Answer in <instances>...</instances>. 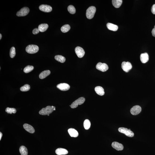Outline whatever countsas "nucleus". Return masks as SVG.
I'll use <instances>...</instances> for the list:
<instances>
[{"instance_id": "1", "label": "nucleus", "mask_w": 155, "mask_h": 155, "mask_svg": "<svg viewBox=\"0 0 155 155\" xmlns=\"http://www.w3.org/2000/svg\"><path fill=\"white\" fill-rule=\"evenodd\" d=\"M96 12V8L94 6H90L86 11V16L88 19H90L94 17Z\"/></svg>"}, {"instance_id": "31", "label": "nucleus", "mask_w": 155, "mask_h": 155, "mask_svg": "<svg viewBox=\"0 0 155 155\" xmlns=\"http://www.w3.org/2000/svg\"><path fill=\"white\" fill-rule=\"evenodd\" d=\"M16 55L15 49L14 47H12L10 50V57L13 58Z\"/></svg>"}, {"instance_id": "10", "label": "nucleus", "mask_w": 155, "mask_h": 155, "mask_svg": "<svg viewBox=\"0 0 155 155\" xmlns=\"http://www.w3.org/2000/svg\"><path fill=\"white\" fill-rule=\"evenodd\" d=\"M142 108L139 105L134 106L130 109V112L132 114L134 115L139 114L141 112Z\"/></svg>"}, {"instance_id": "3", "label": "nucleus", "mask_w": 155, "mask_h": 155, "mask_svg": "<svg viewBox=\"0 0 155 155\" xmlns=\"http://www.w3.org/2000/svg\"><path fill=\"white\" fill-rule=\"evenodd\" d=\"M54 111V108H53L51 106H48L46 107V108H42L40 111L39 113L40 115H50Z\"/></svg>"}, {"instance_id": "18", "label": "nucleus", "mask_w": 155, "mask_h": 155, "mask_svg": "<svg viewBox=\"0 0 155 155\" xmlns=\"http://www.w3.org/2000/svg\"><path fill=\"white\" fill-rule=\"evenodd\" d=\"M95 92L98 95L103 96L104 95L105 92L104 89L101 86H96L95 87Z\"/></svg>"}, {"instance_id": "21", "label": "nucleus", "mask_w": 155, "mask_h": 155, "mask_svg": "<svg viewBox=\"0 0 155 155\" xmlns=\"http://www.w3.org/2000/svg\"><path fill=\"white\" fill-rule=\"evenodd\" d=\"M122 0H112V4L115 8H118L122 4Z\"/></svg>"}, {"instance_id": "33", "label": "nucleus", "mask_w": 155, "mask_h": 155, "mask_svg": "<svg viewBox=\"0 0 155 155\" xmlns=\"http://www.w3.org/2000/svg\"><path fill=\"white\" fill-rule=\"evenodd\" d=\"M151 11L152 14L155 15V4L152 5L151 8Z\"/></svg>"}, {"instance_id": "4", "label": "nucleus", "mask_w": 155, "mask_h": 155, "mask_svg": "<svg viewBox=\"0 0 155 155\" xmlns=\"http://www.w3.org/2000/svg\"><path fill=\"white\" fill-rule=\"evenodd\" d=\"M118 130L120 132L125 134L128 136L132 137L134 136V133L130 129H128L126 128L121 127L119 128Z\"/></svg>"}, {"instance_id": "2", "label": "nucleus", "mask_w": 155, "mask_h": 155, "mask_svg": "<svg viewBox=\"0 0 155 155\" xmlns=\"http://www.w3.org/2000/svg\"><path fill=\"white\" fill-rule=\"evenodd\" d=\"M39 47L37 45H28L26 49L27 53L30 54H34L38 52Z\"/></svg>"}, {"instance_id": "28", "label": "nucleus", "mask_w": 155, "mask_h": 155, "mask_svg": "<svg viewBox=\"0 0 155 155\" xmlns=\"http://www.w3.org/2000/svg\"><path fill=\"white\" fill-rule=\"evenodd\" d=\"M30 89V86L28 84H26L20 88V90L23 92L28 91Z\"/></svg>"}, {"instance_id": "35", "label": "nucleus", "mask_w": 155, "mask_h": 155, "mask_svg": "<svg viewBox=\"0 0 155 155\" xmlns=\"http://www.w3.org/2000/svg\"><path fill=\"white\" fill-rule=\"evenodd\" d=\"M2 136V132H0V140H1Z\"/></svg>"}, {"instance_id": "38", "label": "nucleus", "mask_w": 155, "mask_h": 155, "mask_svg": "<svg viewBox=\"0 0 155 155\" xmlns=\"http://www.w3.org/2000/svg\"><path fill=\"white\" fill-rule=\"evenodd\" d=\"M49 115H47V116H49Z\"/></svg>"}, {"instance_id": "6", "label": "nucleus", "mask_w": 155, "mask_h": 155, "mask_svg": "<svg viewBox=\"0 0 155 155\" xmlns=\"http://www.w3.org/2000/svg\"><path fill=\"white\" fill-rule=\"evenodd\" d=\"M30 10L28 8L24 7L21 8L17 12L16 14L17 16H24L27 15L29 13Z\"/></svg>"}, {"instance_id": "13", "label": "nucleus", "mask_w": 155, "mask_h": 155, "mask_svg": "<svg viewBox=\"0 0 155 155\" xmlns=\"http://www.w3.org/2000/svg\"><path fill=\"white\" fill-rule=\"evenodd\" d=\"M112 146L117 151H121L123 149L124 147L122 144L118 142H114L112 143Z\"/></svg>"}, {"instance_id": "11", "label": "nucleus", "mask_w": 155, "mask_h": 155, "mask_svg": "<svg viewBox=\"0 0 155 155\" xmlns=\"http://www.w3.org/2000/svg\"><path fill=\"white\" fill-rule=\"evenodd\" d=\"M39 9L41 11L45 12H51L52 9L51 6L46 5H41L39 6Z\"/></svg>"}, {"instance_id": "24", "label": "nucleus", "mask_w": 155, "mask_h": 155, "mask_svg": "<svg viewBox=\"0 0 155 155\" xmlns=\"http://www.w3.org/2000/svg\"><path fill=\"white\" fill-rule=\"evenodd\" d=\"M55 60L61 63H63L65 62L66 60V58L64 57L61 55H56L55 57Z\"/></svg>"}, {"instance_id": "7", "label": "nucleus", "mask_w": 155, "mask_h": 155, "mask_svg": "<svg viewBox=\"0 0 155 155\" xmlns=\"http://www.w3.org/2000/svg\"><path fill=\"white\" fill-rule=\"evenodd\" d=\"M121 68L124 71L128 72L131 69L132 66L130 62H124L121 64Z\"/></svg>"}, {"instance_id": "36", "label": "nucleus", "mask_w": 155, "mask_h": 155, "mask_svg": "<svg viewBox=\"0 0 155 155\" xmlns=\"http://www.w3.org/2000/svg\"><path fill=\"white\" fill-rule=\"evenodd\" d=\"M2 38V35L0 34V39H1Z\"/></svg>"}, {"instance_id": "14", "label": "nucleus", "mask_w": 155, "mask_h": 155, "mask_svg": "<svg viewBox=\"0 0 155 155\" xmlns=\"http://www.w3.org/2000/svg\"><path fill=\"white\" fill-rule=\"evenodd\" d=\"M149 56L148 54L147 53L142 54L140 55V59L142 62L143 63H145L149 60Z\"/></svg>"}, {"instance_id": "17", "label": "nucleus", "mask_w": 155, "mask_h": 155, "mask_svg": "<svg viewBox=\"0 0 155 155\" xmlns=\"http://www.w3.org/2000/svg\"><path fill=\"white\" fill-rule=\"evenodd\" d=\"M68 132L71 137H77L78 136V132H77V130H75L74 129L70 128L68 129Z\"/></svg>"}, {"instance_id": "5", "label": "nucleus", "mask_w": 155, "mask_h": 155, "mask_svg": "<svg viewBox=\"0 0 155 155\" xmlns=\"http://www.w3.org/2000/svg\"><path fill=\"white\" fill-rule=\"evenodd\" d=\"M85 100V98L83 97L79 98L78 99L74 102L71 105V108H77L78 105H81L83 104L84 103Z\"/></svg>"}, {"instance_id": "34", "label": "nucleus", "mask_w": 155, "mask_h": 155, "mask_svg": "<svg viewBox=\"0 0 155 155\" xmlns=\"http://www.w3.org/2000/svg\"><path fill=\"white\" fill-rule=\"evenodd\" d=\"M152 36L155 37V25L154 26V28L152 30Z\"/></svg>"}, {"instance_id": "32", "label": "nucleus", "mask_w": 155, "mask_h": 155, "mask_svg": "<svg viewBox=\"0 0 155 155\" xmlns=\"http://www.w3.org/2000/svg\"><path fill=\"white\" fill-rule=\"evenodd\" d=\"M39 31H40L38 28H35L33 30V34L36 35L39 33Z\"/></svg>"}, {"instance_id": "19", "label": "nucleus", "mask_w": 155, "mask_h": 155, "mask_svg": "<svg viewBox=\"0 0 155 155\" xmlns=\"http://www.w3.org/2000/svg\"><path fill=\"white\" fill-rule=\"evenodd\" d=\"M107 27L109 30L114 31H117L118 29V27L117 26L110 23H107Z\"/></svg>"}, {"instance_id": "23", "label": "nucleus", "mask_w": 155, "mask_h": 155, "mask_svg": "<svg viewBox=\"0 0 155 155\" xmlns=\"http://www.w3.org/2000/svg\"><path fill=\"white\" fill-rule=\"evenodd\" d=\"M19 151L21 155H27L28 151L27 148L24 146H22L19 148Z\"/></svg>"}, {"instance_id": "27", "label": "nucleus", "mask_w": 155, "mask_h": 155, "mask_svg": "<svg viewBox=\"0 0 155 155\" xmlns=\"http://www.w3.org/2000/svg\"><path fill=\"white\" fill-rule=\"evenodd\" d=\"M34 69V67L32 66L28 65L26 66L24 69V73H27L31 71Z\"/></svg>"}, {"instance_id": "30", "label": "nucleus", "mask_w": 155, "mask_h": 155, "mask_svg": "<svg viewBox=\"0 0 155 155\" xmlns=\"http://www.w3.org/2000/svg\"><path fill=\"white\" fill-rule=\"evenodd\" d=\"M6 112L8 113L12 114V113H16V111L15 108H6Z\"/></svg>"}, {"instance_id": "37", "label": "nucleus", "mask_w": 155, "mask_h": 155, "mask_svg": "<svg viewBox=\"0 0 155 155\" xmlns=\"http://www.w3.org/2000/svg\"><path fill=\"white\" fill-rule=\"evenodd\" d=\"M54 110L55 111V108H54Z\"/></svg>"}, {"instance_id": "20", "label": "nucleus", "mask_w": 155, "mask_h": 155, "mask_svg": "<svg viewBox=\"0 0 155 155\" xmlns=\"http://www.w3.org/2000/svg\"><path fill=\"white\" fill-rule=\"evenodd\" d=\"M51 73V72L49 70H46L41 72L39 75V78L41 79H43L46 78Z\"/></svg>"}, {"instance_id": "15", "label": "nucleus", "mask_w": 155, "mask_h": 155, "mask_svg": "<svg viewBox=\"0 0 155 155\" xmlns=\"http://www.w3.org/2000/svg\"><path fill=\"white\" fill-rule=\"evenodd\" d=\"M23 127L26 130L31 133H33L35 132V130L33 127L28 124H25L23 125Z\"/></svg>"}, {"instance_id": "9", "label": "nucleus", "mask_w": 155, "mask_h": 155, "mask_svg": "<svg viewBox=\"0 0 155 155\" xmlns=\"http://www.w3.org/2000/svg\"><path fill=\"white\" fill-rule=\"evenodd\" d=\"M75 52L78 58H82L84 55L85 51L80 46H77L75 49Z\"/></svg>"}, {"instance_id": "16", "label": "nucleus", "mask_w": 155, "mask_h": 155, "mask_svg": "<svg viewBox=\"0 0 155 155\" xmlns=\"http://www.w3.org/2000/svg\"><path fill=\"white\" fill-rule=\"evenodd\" d=\"M55 153L58 155H65L68 153V151L64 148H59L55 151Z\"/></svg>"}, {"instance_id": "22", "label": "nucleus", "mask_w": 155, "mask_h": 155, "mask_svg": "<svg viewBox=\"0 0 155 155\" xmlns=\"http://www.w3.org/2000/svg\"><path fill=\"white\" fill-rule=\"evenodd\" d=\"M48 25L46 24H42L39 26L38 29L41 32L45 31L48 28Z\"/></svg>"}, {"instance_id": "8", "label": "nucleus", "mask_w": 155, "mask_h": 155, "mask_svg": "<svg viewBox=\"0 0 155 155\" xmlns=\"http://www.w3.org/2000/svg\"><path fill=\"white\" fill-rule=\"evenodd\" d=\"M96 68L99 70L103 72L106 71L108 69V66L106 64L101 62L97 63L96 66Z\"/></svg>"}, {"instance_id": "25", "label": "nucleus", "mask_w": 155, "mask_h": 155, "mask_svg": "<svg viewBox=\"0 0 155 155\" xmlns=\"http://www.w3.org/2000/svg\"><path fill=\"white\" fill-rule=\"evenodd\" d=\"M70 29V27L69 25L66 24L62 27L61 30L63 33H65L68 32Z\"/></svg>"}, {"instance_id": "12", "label": "nucleus", "mask_w": 155, "mask_h": 155, "mask_svg": "<svg viewBox=\"0 0 155 155\" xmlns=\"http://www.w3.org/2000/svg\"><path fill=\"white\" fill-rule=\"evenodd\" d=\"M57 87L62 91H65L69 90L70 86L68 84L62 83L57 85Z\"/></svg>"}, {"instance_id": "26", "label": "nucleus", "mask_w": 155, "mask_h": 155, "mask_svg": "<svg viewBox=\"0 0 155 155\" xmlns=\"http://www.w3.org/2000/svg\"><path fill=\"white\" fill-rule=\"evenodd\" d=\"M83 125L84 127L86 130H88L90 127L91 123L89 120L86 119L84 121Z\"/></svg>"}, {"instance_id": "29", "label": "nucleus", "mask_w": 155, "mask_h": 155, "mask_svg": "<svg viewBox=\"0 0 155 155\" xmlns=\"http://www.w3.org/2000/svg\"><path fill=\"white\" fill-rule=\"evenodd\" d=\"M68 11L70 13L74 14L76 12V9L72 5H70L68 7Z\"/></svg>"}]
</instances>
